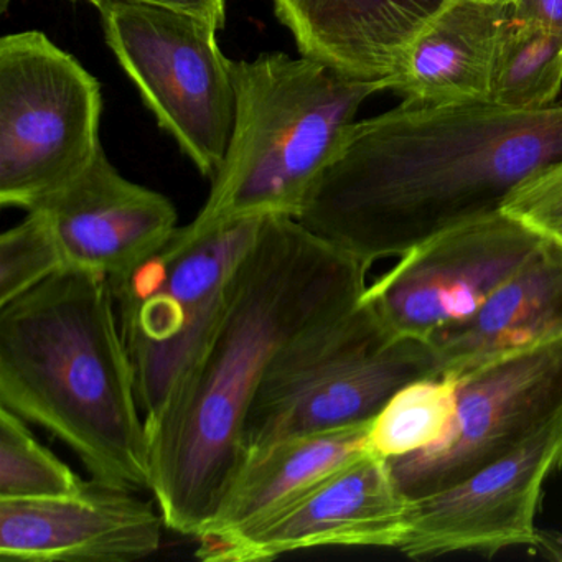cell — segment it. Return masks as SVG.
Segmentation results:
<instances>
[{
  "label": "cell",
  "instance_id": "obj_7",
  "mask_svg": "<svg viewBox=\"0 0 562 562\" xmlns=\"http://www.w3.org/2000/svg\"><path fill=\"white\" fill-rule=\"evenodd\" d=\"M97 78L38 31L0 41V205L25 212L77 180L101 149Z\"/></svg>",
  "mask_w": 562,
  "mask_h": 562
},
{
  "label": "cell",
  "instance_id": "obj_14",
  "mask_svg": "<svg viewBox=\"0 0 562 562\" xmlns=\"http://www.w3.org/2000/svg\"><path fill=\"white\" fill-rule=\"evenodd\" d=\"M35 210L47 218L65 268L108 279L156 255L179 229L173 203L121 176L103 147L77 180Z\"/></svg>",
  "mask_w": 562,
  "mask_h": 562
},
{
  "label": "cell",
  "instance_id": "obj_3",
  "mask_svg": "<svg viewBox=\"0 0 562 562\" xmlns=\"http://www.w3.org/2000/svg\"><path fill=\"white\" fill-rule=\"evenodd\" d=\"M0 406L70 447L94 480L150 488L146 419L101 272L65 268L0 305Z\"/></svg>",
  "mask_w": 562,
  "mask_h": 562
},
{
  "label": "cell",
  "instance_id": "obj_15",
  "mask_svg": "<svg viewBox=\"0 0 562 562\" xmlns=\"http://www.w3.org/2000/svg\"><path fill=\"white\" fill-rule=\"evenodd\" d=\"M509 0H446L407 48L384 91L401 103L446 106L490 101Z\"/></svg>",
  "mask_w": 562,
  "mask_h": 562
},
{
  "label": "cell",
  "instance_id": "obj_22",
  "mask_svg": "<svg viewBox=\"0 0 562 562\" xmlns=\"http://www.w3.org/2000/svg\"><path fill=\"white\" fill-rule=\"evenodd\" d=\"M65 269L47 218L27 212L24 222L0 236V305L9 304Z\"/></svg>",
  "mask_w": 562,
  "mask_h": 562
},
{
  "label": "cell",
  "instance_id": "obj_20",
  "mask_svg": "<svg viewBox=\"0 0 562 562\" xmlns=\"http://www.w3.org/2000/svg\"><path fill=\"white\" fill-rule=\"evenodd\" d=\"M459 381L424 378L401 387L371 420L368 452L384 460L411 456L439 442L457 407Z\"/></svg>",
  "mask_w": 562,
  "mask_h": 562
},
{
  "label": "cell",
  "instance_id": "obj_11",
  "mask_svg": "<svg viewBox=\"0 0 562 562\" xmlns=\"http://www.w3.org/2000/svg\"><path fill=\"white\" fill-rule=\"evenodd\" d=\"M561 467L562 414L456 485L411 499L409 529L397 551L413 559L459 552L492 558L515 546L535 551L542 492Z\"/></svg>",
  "mask_w": 562,
  "mask_h": 562
},
{
  "label": "cell",
  "instance_id": "obj_4",
  "mask_svg": "<svg viewBox=\"0 0 562 562\" xmlns=\"http://www.w3.org/2000/svg\"><path fill=\"white\" fill-rule=\"evenodd\" d=\"M235 123L212 192L186 228L193 235L266 216L297 218L361 104L383 80L347 77L301 55L232 60Z\"/></svg>",
  "mask_w": 562,
  "mask_h": 562
},
{
  "label": "cell",
  "instance_id": "obj_19",
  "mask_svg": "<svg viewBox=\"0 0 562 562\" xmlns=\"http://www.w3.org/2000/svg\"><path fill=\"white\" fill-rule=\"evenodd\" d=\"M562 88V34L509 19L496 55L490 103L515 111L544 110Z\"/></svg>",
  "mask_w": 562,
  "mask_h": 562
},
{
  "label": "cell",
  "instance_id": "obj_5",
  "mask_svg": "<svg viewBox=\"0 0 562 562\" xmlns=\"http://www.w3.org/2000/svg\"><path fill=\"white\" fill-rule=\"evenodd\" d=\"M424 378H439L432 345L391 334L361 297L272 361L246 420V457L373 419L401 387Z\"/></svg>",
  "mask_w": 562,
  "mask_h": 562
},
{
  "label": "cell",
  "instance_id": "obj_13",
  "mask_svg": "<svg viewBox=\"0 0 562 562\" xmlns=\"http://www.w3.org/2000/svg\"><path fill=\"white\" fill-rule=\"evenodd\" d=\"M136 490L88 480L74 495L0 499V558L22 562H133L156 554L159 506Z\"/></svg>",
  "mask_w": 562,
  "mask_h": 562
},
{
  "label": "cell",
  "instance_id": "obj_23",
  "mask_svg": "<svg viewBox=\"0 0 562 562\" xmlns=\"http://www.w3.org/2000/svg\"><path fill=\"white\" fill-rule=\"evenodd\" d=\"M502 210L541 235L562 241V157L518 183Z\"/></svg>",
  "mask_w": 562,
  "mask_h": 562
},
{
  "label": "cell",
  "instance_id": "obj_1",
  "mask_svg": "<svg viewBox=\"0 0 562 562\" xmlns=\"http://www.w3.org/2000/svg\"><path fill=\"white\" fill-rule=\"evenodd\" d=\"M370 269L291 216H266L225 307L167 409L147 424L150 488L167 529L196 538L246 459V420L272 361L353 308Z\"/></svg>",
  "mask_w": 562,
  "mask_h": 562
},
{
  "label": "cell",
  "instance_id": "obj_25",
  "mask_svg": "<svg viewBox=\"0 0 562 562\" xmlns=\"http://www.w3.org/2000/svg\"><path fill=\"white\" fill-rule=\"evenodd\" d=\"M509 4L515 21L562 34V0H509Z\"/></svg>",
  "mask_w": 562,
  "mask_h": 562
},
{
  "label": "cell",
  "instance_id": "obj_24",
  "mask_svg": "<svg viewBox=\"0 0 562 562\" xmlns=\"http://www.w3.org/2000/svg\"><path fill=\"white\" fill-rule=\"evenodd\" d=\"M9 2L11 0H0L2 12L8 11ZM88 2L98 5L104 0H88ZM123 2H143V4L162 5V8L189 12L196 18L205 19L218 31H222L226 24V0H123Z\"/></svg>",
  "mask_w": 562,
  "mask_h": 562
},
{
  "label": "cell",
  "instance_id": "obj_10",
  "mask_svg": "<svg viewBox=\"0 0 562 562\" xmlns=\"http://www.w3.org/2000/svg\"><path fill=\"white\" fill-rule=\"evenodd\" d=\"M446 436L387 460L409 499L456 485L528 442L562 414V338L463 374Z\"/></svg>",
  "mask_w": 562,
  "mask_h": 562
},
{
  "label": "cell",
  "instance_id": "obj_8",
  "mask_svg": "<svg viewBox=\"0 0 562 562\" xmlns=\"http://www.w3.org/2000/svg\"><path fill=\"white\" fill-rule=\"evenodd\" d=\"M108 47L159 126L206 179L225 160L235 123L232 60L218 29L189 12L143 2L97 5Z\"/></svg>",
  "mask_w": 562,
  "mask_h": 562
},
{
  "label": "cell",
  "instance_id": "obj_2",
  "mask_svg": "<svg viewBox=\"0 0 562 562\" xmlns=\"http://www.w3.org/2000/svg\"><path fill=\"white\" fill-rule=\"evenodd\" d=\"M561 157L562 100L536 111L401 103L347 127L295 220L370 269L498 212Z\"/></svg>",
  "mask_w": 562,
  "mask_h": 562
},
{
  "label": "cell",
  "instance_id": "obj_17",
  "mask_svg": "<svg viewBox=\"0 0 562 562\" xmlns=\"http://www.w3.org/2000/svg\"><path fill=\"white\" fill-rule=\"evenodd\" d=\"M562 338V241L541 249L506 279L470 321L430 345L439 376L459 380L499 358Z\"/></svg>",
  "mask_w": 562,
  "mask_h": 562
},
{
  "label": "cell",
  "instance_id": "obj_26",
  "mask_svg": "<svg viewBox=\"0 0 562 562\" xmlns=\"http://www.w3.org/2000/svg\"><path fill=\"white\" fill-rule=\"evenodd\" d=\"M535 552L551 561L562 562V529H541V539L536 546Z\"/></svg>",
  "mask_w": 562,
  "mask_h": 562
},
{
  "label": "cell",
  "instance_id": "obj_21",
  "mask_svg": "<svg viewBox=\"0 0 562 562\" xmlns=\"http://www.w3.org/2000/svg\"><path fill=\"white\" fill-rule=\"evenodd\" d=\"M85 482L35 439L22 417L0 406V499L61 498L80 492Z\"/></svg>",
  "mask_w": 562,
  "mask_h": 562
},
{
  "label": "cell",
  "instance_id": "obj_18",
  "mask_svg": "<svg viewBox=\"0 0 562 562\" xmlns=\"http://www.w3.org/2000/svg\"><path fill=\"white\" fill-rule=\"evenodd\" d=\"M371 420L289 437L248 453L195 539L236 535L307 492L325 476L368 453Z\"/></svg>",
  "mask_w": 562,
  "mask_h": 562
},
{
  "label": "cell",
  "instance_id": "obj_9",
  "mask_svg": "<svg viewBox=\"0 0 562 562\" xmlns=\"http://www.w3.org/2000/svg\"><path fill=\"white\" fill-rule=\"evenodd\" d=\"M548 236L498 210L439 233L368 284L363 301L396 337L430 341L470 321Z\"/></svg>",
  "mask_w": 562,
  "mask_h": 562
},
{
  "label": "cell",
  "instance_id": "obj_6",
  "mask_svg": "<svg viewBox=\"0 0 562 562\" xmlns=\"http://www.w3.org/2000/svg\"><path fill=\"white\" fill-rule=\"evenodd\" d=\"M262 220L202 235L183 226L156 255L110 279L146 426L167 409L215 330L233 276Z\"/></svg>",
  "mask_w": 562,
  "mask_h": 562
},
{
  "label": "cell",
  "instance_id": "obj_12",
  "mask_svg": "<svg viewBox=\"0 0 562 562\" xmlns=\"http://www.w3.org/2000/svg\"><path fill=\"white\" fill-rule=\"evenodd\" d=\"M411 499L373 453L331 475L258 525L222 538L196 539V558L213 562L271 561L328 546L400 548L409 529Z\"/></svg>",
  "mask_w": 562,
  "mask_h": 562
},
{
  "label": "cell",
  "instance_id": "obj_16",
  "mask_svg": "<svg viewBox=\"0 0 562 562\" xmlns=\"http://www.w3.org/2000/svg\"><path fill=\"white\" fill-rule=\"evenodd\" d=\"M446 0H272L299 54L357 80L393 75Z\"/></svg>",
  "mask_w": 562,
  "mask_h": 562
}]
</instances>
